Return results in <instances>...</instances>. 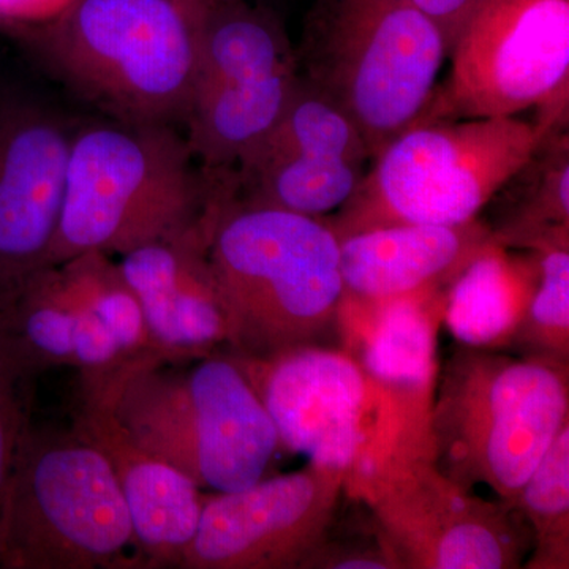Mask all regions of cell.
<instances>
[{"instance_id": "cell-1", "label": "cell", "mask_w": 569, "mask_h": 569, "mask_svg": "<svg viewBox=\"0 0 569 569\" xmlns=\"http://www.w3.org/2000/svg\"><path fill=\"white\" fill-rule=\"evenodd\" d=\"M174 126L103 122L73 130L58 236L47 268L88 252L121 257L211 220L234 171L194 164Z\"/></svg>"}, {"instance_id": "cell-2", "label": "cell", "mask_w": 569, "mask_h": 569, "mask_svg": "<svg viewBox=\"0 0 569 569\" xmlns=\"http://www.w3.org/2000/svg\"><path fill=\"white\" fill-rule=\"evenodd\" d=\"M209 261L231 353L266 358L337 336L343 282L328 220L233 194L213 224Z\"/></svg>"}, {"instance_id": "cell-3", "label": "cell", "mask_w": 569, "mask_h": 569, "mask_svg": "<svg viewBox=\"0 0 569 569\" xmlns=\"http://www.w3.org/2000/svg\"><path fill=\"white\" fill-rule=\"evenodd\" d=\"M569 422V362L459 347L438 372L430 417L437 467L515 508Z\"/></svg>"}, {"instance_id": "cell-4", "label": "cell", "mask_w": 569, "mask_h": 569, "mask_svg": "<svg viewBox=\"0 0 569 569\" xmlns=\"http://www.w3.org/2000/svg\"><path fill=\"white\" fill-rule=\"evenodd\" d=\"M206 0H73L37 36L56 70L119 121H186Z\"/></svg>"}, {"instance_id": "cell-5", "label": "cell", "mask_w": 569, "mask_h": 569, "mask_svg": "<svg viewBox=\"0 0 569 569\" xmlns=\"http://www.w3.org/2000/svg\"><path fill=\"white\" fill-rule=\"evenodd\" d=\"M167 366L102 385L129 436L203 490L234 492L268 477L282 445L230 350L197 359L187 372Z\"/></svg>"}, {"instance_id": "cell-6", "label": "cell", "mask_w": 569, "mask_h": 569, "mask_svg": "<svg viewBox=\"0 0 569 569\" xmlns=\"http://www.w3.org/2000/svg\"><path fill=\"white\" fill-rule=\"evenodd\" d=\"M553 132L519 116L415 123L378 151L351 200L326 220L337 238L471 222Z\"/></svg>"}, {"instance_id": "cell-7", "label": "cell", "mask_w": 569, "mask_h": 569, "mask_svg": "<svg viewBox=\"0 0 569 569\" xmlns=\"http://www.w3.org/2000/svg\"><path fill=\"white\" fill-rule=\"evenodd\" d=\"M296 58L376 157L429 110L448 48L411 0H316Z\"/></svg>"}, {"instance_id": "cell-8", "label": "cell", "mask_w": 569, "mask_h": 569, "mask_svg": "<svg viewBox=\"0 0 569 569\" xmlns=\"http://www.w3.org/2000/svg\"><path fill=\"white\" fill-rule=\"evenodd\" d=\"M0 568H144L110 462L73 429L26 430L0 520Z\"/></svg>"}, {"instance_id": "cell-9", "label": "cell", "mask_w": 569, "mask_h": 569, "mask_svg": "<svg viewBox=\"0 0 569 569\" xmlns=\"http://www.w3.org/2000/svg\"><path fill=\"white\" fill-rule=\"evenodd\" d=\"M0 332L39 373L71 367L80 381H122L170 365L111 254L88 252L40 269L0 299Z\"/></svg>"}, {"instance_id": "cell-10", "label": "cell", "mask_w": 569, "mask_h": 569, "mask_svg": "<svg viewBox=\"0 0 569 569\" xmlns=\"http://www.w3.org/2000/svg\"><path fill=\"white\" fill-rule=\"evenodd\" d=\"M299 78L282 22L249 0H206L192 99L183 126L194 159L234 171L276 126Z\"/></svg>"}, {"instance_id": "cell-11", "label": "cell", "mask_w": 569, "mask_h": 569, "mask_svg": "<svg viewBox=\"0 0 569 569\" xmlns=\"http://www.w3.org/2000/svg\"><path fill=\"white\" fill-rule=\"evenodd\" d=\"M369 509L402 569H518L531 535L518 509L475 496L432 455L399 452L346 485Z\"/></svg>"}, {"instance_id": "cell-12", "label": "cell", "mask_w": 569, "mask_h": 569, "mask_svg": "<svg viewBox=\"0 0 569 569\" xmlns=\"http://www.w3.org/2000/svg\"><path fill=\"white\" fill-rule=\"evenodd\" d=\"M449 58L448 80L419 122L535 110L549 129H568L569 0H488Z\"/></svg>"}, {"instance_id": "cell-13", "label": "cell", "mask_w": 569, "mask_h": 569, "mask_svg": "<svg viewBox=\"0 0 569 569\" xmlns=\"http://www.w3.org/2000/svg\"><path fill=\"white\" fill-rule=\"evenodd\" d=\"M231 355L264 403L283 451L340 471L346 485L388 455L380 397L342 347L310 343L266 358Z\"/></svg>"}, {"instance_id": "cell-14", "label": "cell", "mask_w": 569, "mask_h": 569, "mask_svg": "<svg viewBox=\"0 0 569 569\" xmlns=\"http://www.w3.org/2000/svg\"><path fill=\"white\" fill-rule=\"evenodd\" d=\"M372 160L350 116L299 73L279 121L234 168L236 194L329 219L351 200Z\"/></svg>"}, {"instance_id": "cell-15", "label": "cell", "mask_w": 569, "mask_h": 569, "mask_svg": "<svg viewBox=\"0 0 569 569\" xmlns=\"http://www.w3.org/2000/svg\"><path fill=\"white\" fill-rule=\"evenodd\" d=\"M346 496V475L307 463L206 496L181 569H302Z\"/></svg>"}, {"instance_id": "cell-16", "label": "cell", "mask_w": 569, "mask_h": 569, "mask_svg": "<svg viewBox=\"0 0 569 569\" xmlns=\"http://www.w3.org/2000/svg\"><path fill=\"white\" fill-rule=\"evenodd\" d=\"M445 290L366 302L343 296L337 337L377 389L395 452L432 455L437 332ZM387 455V456H388Z\"/></svg>"}, {"instance_id": "cell-17", "label": "cell", "mask_w": 569, "mask_h": 569, "mask_svg": "<svg viewBox=\"0 0 569 569\" xmlns=\"http://www.w3.org/2000/svg\"><path fill=\"white\" fill-rule=\"evenodd\" d=\"M73 130L24 97H0V299L47 268Z\"/></svg>"}, {"instance_id": "cell-18", "label": "cell", "mask_w": 569, "mask_h": 569, "mask_svg": "<svg viewBox=\"0 0 569 569\" xmlns=\"http://www.w3.org/2000/svg\"><path fill=\"white\" fill-rule=\"evenodd\" d=\"M216 220L137 247L118 260L149 335L170 365L197 361L228 343L222 296L209 261Z\"/></svg>"}, {"instance_id": "cell-19", "label": "cell", "mask_w": 569, "mask_h": 569, "mask_svg": "<svg viewBox=\"0 0 569 569\" xmlns=\"http://www.w3.org/2000/svg\"><path fill=\"white\" fill-rule=\"evenodd\" d=\"M73 430L110 462L144 567L179 568L200 523L203 489L178 468L149 455L129 436L103 387L80 383Z\"/></svg>"}, {"instance_id": "cell-20", "label": "cell", "mask_w": 569, "mask_h": 569, "mask_svg": "<svg viewBox=\"0 0 569 569\" xmlns=\"http://www.w3.org/2000/svg\"><path fill=\"white\" fill-rule=\"evenodd\" d=\"M489 239L482 219L460 224H388L342 236L343 296L381 302L447 290Z\"/></svg>"}, {"instance_id": "cell-21", "label": "cell", "mask_w": 569, "mask_h": 569, "mask_svg": "<svg viewBox=\"0 0 569 569\" xmlns=\"http://www.w3.org/2000/svg\"><path fill=\"white\" fill-rule=\"evenodd\" d=\"M537 264L492 236L445 290L443 317L459 347L509 351L529 309Z\"/></svg>"}, {"instance_id": "cell-22", "label": "cell", "mask_w": 569, "mask_h": 569, "mask_svg": "<svg viewBox=\"0 0 569 569\" xmlns=\"http://www.w3.org/2000/svg\"><path fill=\"white\" fill-rule=\"evenodd\" d=\"M490 203L488 223L498 244L520 250L549 228L569 224V133L553 132ZM489 203V204H490Z\"/></svg>"}, {"instance_id": "cell-23", "label": "cell", "mask_w": 569, "mask_h": 569, "mask_svg": "<svg viewBox=\"0 0 569 569\" xmlns=\"http://www.w3.org/2000/svg\"><path fill=\"white\" fill-rule=\"evenodd\" d=\"M520 250L533 257L537 284L508 353L569 362V224L542 231Z\"/></svg>"}, {"instance_id": "cell-24", "label": "cell", "mask_w": 569, "mask_h": 569, "mask_svg": "<svg viewBox=\"0 0 569 569\" xmlns=\"http://www.w3.org/2000/svg\"><path fill=\"white\" fill-rule=\"evenodd\" d=\"M515 508L531 535L527 569L569 568V422L523 482Z\"/></svg>"}, {"instance_id": "cell-25", "label": "cell", "mask_w": 569, "mask_h": 569, "mask_svg": "<svg viewBox=\"0 0 569 569\" xmlns=\"http://www.w3.org/2000/svg\"><path fill=\"white\" fill-rule=\"evenodd\" d=\"M39 376L9 337L0 332V520L22 437L31 426Z\"/></svg>"}, {"instance_id": "cell-26", "label": "cell", "mask_w": 569, "mask_h": 569, "mask_svg": "<svg viewBox=\"0 0 569 569\" xmlns=\"http://www.w3.org/2000/svg\"><path fill=\"white\" fill-rule=\"evenodd\" d=\"M355 526L336 527L332 520L302 569H402L370 512Z\"/></svg>"}, {"instance_id": "cell-27", "label": "cell", "mask_w": 569, "mask_h": 569, "mask_svg": "<svg viewBox=\"0 0 569 569\" xmlns=\"http://www.w3.org/2000/svg\"><path fill=\"white\" fill-rule=\"evenodd\" d=\"M432 20L447 43L448 56L468 21L488 0H411Z\"/></svg>"}, {"instance_id": "cell-28", "label": "cell", "mask_w": 569, "mask_h": 569, "mask_svg": "<svg viewBox=\"0 0 569 569\" xmlns=\"http://www.w3.org/2000/svg\"><path fill=\"white\" fill-rule=\"evenodd\" d=\"M73 0H0V21H50L62 13Z\"/></svg>"}]
</instances>
